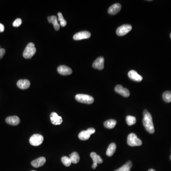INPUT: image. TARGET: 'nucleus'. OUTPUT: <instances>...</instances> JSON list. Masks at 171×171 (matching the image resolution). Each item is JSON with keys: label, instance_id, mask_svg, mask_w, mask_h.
Instances as JSON below:
<instances>
[{"label": "nucleus", "instance_id": "obj_1", "mask_svg": "<svg viewBox=\"0 0 171 171\" xmlns=\"http://www.w3.org/2000/svg\"><path fill=\"white\" fill-rule=\"evenodd\" d=\"M142 123L145 129L150 134H153L155 132V128L152 122V117L151 115L147 110H145L143 113Z\"/></svg>", "mask_w": 171, "mask_h": 171}, {"label": "nucleus", "instance_id": "obj_2", "mask_svg": "<svg viewBox=\"0 0 171 171\" xmlns=\"http://www.w3.org/2000/svg\"><path fill=\"white\" fill-rule=\"evenodd\" d=\"M36 52V48L35 47V45L32 42H31L25 48L23 53V56L26 59H30L35 55Z\"/></svg>", "mask_w": 171, "mask_h": 171}, {"label": "nucleus", "instance_id": "obj_3", "mask_svg": "<svg viewBox=\"0 0 171 171\" xmlns=\"http://www.w3.org/2000/svg\"><path fill=\"white\" fill-rule=\"evenodd\" d=\"M127 142L128 145L131 146H141L142 144L141 140L134 133H131L128 135Z\"/></svg>", "mask_w": 171, "mask_h": 171}, {"label": "nucleus", "instance_id": "obj_4", "mask_svg": "<svg viewBox=\"0 0 171 171\" xmlns=\"http://www.w3.org/2000/svg\"><path fill=\"white\" fill-rule=\"evenodd\" d=\"M75 99L81 103H85L87 104H91L94 102V99L93 97L88 95L79 94L75 96Z\"/></svg>", "mask_w": 171, "mask_h": 171}, {"label": "nucleus", "instance_id": "obj_5", "mask_svg": "<svg viewBox=\"0 0 171 171\" xmlns=\"http://www.w3.org/2000/svg\"><path fill=\"white\" fill-rule=\"evenodd\" d=\"M44 138L42 135L40 134H34L30 138V143L33 146H38L41 145L43 141Z\"/></svg>", "mask_w": 171, "mask_h": 171}, {"label": "nucleus", "instance_id": "obj_6", "mask_svg": "<svg viewBox=\"0 0 171 171\" xmlns=\"http://www.w3.org/2000/svg\"><path fill=\"white\" fill-rule=\"evenodd\" d=\"M132 28V27L130 24H124L117 28L116 33L118 36H124L128 33L129 31H131Z\"/></svg>", "mask_w": 171, "mask_h": 171}, {"label": "nucleus", "instance_id": "obj_7", "mask_svg": "<svg viewBox=\"0 0 171 171\" xmlns=\"http://www.w3.org/2000/svg\"><path fill=\"white\" fill-rule=\"evenodd\" d=\"M94 128H89L86 131H82L78 135V138L81 140H87L89 139L91 135L95 132Z\"/></svg>", "mask_w": 171, "mask_h": 171}, {"label": "nucleus", "instance_id": "obj_8", "mask_svg": "<svg viewBox=\"0 0 171 171\" xmlns=\"http://www.w3.org/2000/svg\"><path fill=\"white\" fill-rule=\"evenodd\" d=\"M115 92L122 95L125 98H128L130 95V92L128 89L123 88L122 86L118 85L116 86L115 88Z\"/></svg>", "mask_w": 171, "mask_h": 171}, {"label": "nucleus", "instance_id": "obj_9", "mask_svg": "<svg viewBox=\"0 0 171 171\" xmlns=\"http://www.w3.org/2000/svg\"><path fill=\"white\" fill-rule=\"evenodd\" d=\"M92 67L99 70H103L104 68V58L102 57L98 58L93 62Z\"/></svg>", "mask_w": 171, "mask_h": 171}, {"label": "nucleus", "instance_id": "obj_10", "mask_svg": "<svg viewBox=\"0 0 171 171\" xmlns=\"http://www.w3.org/2000/svg\"><path fill=\"white\" fill-rule=\"evenodd\" d=\"M91 36V34L90 32L88 31H82L81 32H78L73 36L74 40L76 41L86 39L90 38Z\"/></svg>", "mask_w": 171, "mask_h": 171}, {"label": "nucleus", "instance_id": "obj_11", "mask_svg": "<svg viewBox=\"0 0 171 171\" xmlns=\"http://www.w3.org/2000/svg\"><path fill=\"white\" fill-rule=\"evenodd\" d=\"M90 157L92 159L93 164L92 165V167L93 169L96 168L98 166V164H101L103 162V160L100 156L98 155L97 153L95 152H92L90 154Z\"/></svg>", "mask_w": 171, "mask_h": 171}, {"label": "nucleus", "instance_id": "obj_12", "mask_svg": "<svg viewBox=\"0 0 171 171\" xmlns=\"http://www.w3.org/2000/svg\"><path fill=\"white\" fill-rule=\"evenodd\" d=\"M58 72L62 75H69L72 73V70L70 68L64 65H61L57 68Z\"/></svg>", "mask_w": 171, "mask_h": 171}, {"label": "nucleus", "instance_id": "obj_13", "mask_svg": "<svg viewBox=\"0 0 171 171\" xmlns=\"http://www.w3.org/2000/svg\"><path fill=\"white\" fill-rule=\"evenodd\" d=\"M51 122L54 125H59L62 123L63 120L61 117L58 116L55 112H52L51 114Z\"/></svg>", "mask_w": 171, "mask_h": 171}, {"label": "nucleus", "instance_id": "obj_14", "mask_svg": "<svg viewBox=\"0 0 171 171\" xmlns=\"http://www.w3.org/2000/svg\"><path fill=\"white\" fill-rule=\"evenodd\" d=\"M128 76L130 79L136 82H140L142 80V78L134 70L130 71L128 73Z\"/></svg>", "mask_w": 171, "mask_h": 171}, {"label": "nucleus", "instance_id": "obj_15", "mask_svg": "<svg viewBox=\"0 0 171 171\" xmlns=\"http://www.w3.org/2000/svg\"><path fill=\"white\" fill-rule=\"evenodd\" d=\"M46 160L45 158L44 157H41L38 158L37 159L32 161L31 162V165L34 167L38 168L41 166H43Z\"/></svg>", "mask_w": 171, "mask_h": 171}, {"label": "nucleus", "instance_id": "obj_16", "mask_svg": "<svg viewBox=\"0 0 171 171\" xmlns=\"http://www.w3.org/2000/svg\"><path fill=\"white\" fill-rule=\"evenodd\" d=\"M5 121L8 124L12 125H17L20 123V118L16 115L8 117Z\"/></svg>", "mask_w": 171, "mask_h": 171}, {"label": "nucleus", "instance_id": "obj_17", "mask_svg": "<svg viewBox=\"0 0 171 171\" xmlns=\"http://www.w3.org/2000/svg\"><path fill=\"white\" fill-rule=\"evenodd\" d=\"M121 9L120 4H115L111 6L108 9V13L111 15L118 14Z\"/></svg>", "mask_w": 171, "mask_h": 171}, {"label": "nucleus", "instance_id": "obj_18", "mask_svg": "<svg viewBox=\"0 0 171 171\" xmlns=\"http://www.w3.org/2000/svg\"><path fill=\"white\" fill-rule=\"evenodd\" d=\"M17 85L20 89H26L30 87L31 83L28 79H20L18 81Z\"/></svg>", "mask_w": 171, "mask_h": 171}, {"label": "nucleus", "instance_id": "obj_19", "mask_svg": "<svg viewBox=\"0 0 171 171\" xmlns=\"http://www.w3.org/2000/svg\"><path fill=\"white\" fill-rule=\"evenodd\" d=\"M48 21L53 24L54 27L56 31H58L60 29V24L58 23V21L57 17L55 16H48Z\"/></svg>", "mask_w": 171, "mask_h": 171}, {"label": "nucleus", "instance_id": "obj_20", "mask_svg": "<svg viewBox=\"0 0 171 171\" xmlns=\"http://www.w3.org/2000/svg\"><path fill=\"white\" fill-rule=\"evenodd\" d=\"M117 146L115 143H111L109 145L107 150L106 155L108 156H111L114 155L116 150Z\"/></svg>", "mask_w": 171, "mask_h": 171}, {"label": "nucleus", "instance_id": "obj_21", "mask_svg": "<svg viewBox=\"0 0 171 171\" xmlns=\"http://www.w3.org/2000/svg\"><path fill=\"white\" fill-rule=\"evenodd\" d=\"M117 124V121L114 119H109L105 121L104 122V126L105 128L108 129H112L115 127Z\"/></svg>", "mask_w": 171, "mask_h": 171}, {"label": "nucleus", "instance_id": "obj_22", "mask_svg": "<svg viewBox=\"0 0 171 171\" xmlns=\"http://www.w3.org/2000/svg\"><path fill=\"white\" fill-rule=\"evenodd\" d=\"M132 165H133V164L131 162L129 161L125 165H124L120 168L118 169L117 170L115 171H130V169L132 167Z\"/></svg>", "mask_w": 171, "mask_h": 171}, {"label": "nucleus", "instance_id": "obj_23", "mask_svg": "<svg viewBox=\"0 0 171 171\" xmlns=\"http://www.w3.org/2000/svg\"><path fill=\"white\" fill-rule=\"evenodd\" d=\"M70 159H71V163L77 164L80 160V157L78 153L76 152H72L70 155Z\"/></svg>", "mask_w": 171, "mask_h": 171}, {"label": "nucleus", "instance_id": "obj_24", "mask_svg": "<svg viewBox=\"0 0 171 171\" xmlns=\"http://www.w3.org/2000/svg\"><path fill=\"white\" fill-rule=\"evenodd\" d=\"M162 98L165 102L170 103L171 102V91H167L164 92L162 94Z\"/></svg>", "mask_w": 171, "mask_h": 171}, {"label": "nucleus", "instance_id": "obj_25", "mask_svg": "<svg viewBox=\"0 0 171 171\" xmlns=\"http://www.w3.org/2000/svg\"><path fill=\"white\" fill-rule=\"evenodd\" d=\"M126 122L128 125H132L136 123V118L131 115H128L126 117Z\"/></svg>", "mask_w": 171, "mask_h": 171}, {"label": "nucleus", "instance_id": "obj_26", "mask_svg": "<svg viewBox=\"0 0 171 171\" xmlns=\"http://www.w3.org/2000/svg\"><path fill=\"white\" fill-rule=\"evenodd\" d=\"M58 21H60V25L62 27H65L67 25V21L64 19L63 15L61 13H58Z\"/></svg>", "mask_w": 171, "mask_h": 171}, {"label": "nucleus", "instance_id": "obj_27", "mask_svg": "<svg viewBox=\"0 0 171 171\" xmlns=\"http://www.w3.org/2000/svg\"><path fill=\"white\" fill-rule=\"evenodd\" d=\"M61 162L65 166H67V167L70 166L71 164V159L67 156H65L62 157L61 158Z\"/></svg>", "mask_w": 171, "mask_h": 171}, {"label": "nucleus", "instance_id": "obj_28", "mask_svg": "<svg viewBox=\"0 0 171 171\" xmlns=\"http://www.w3.org/2000/svg\"><path fill=\"white\" fill-rule=\"evenodd\" d=\"M22 24V20L20 18H18L13 22V26L15 27H18L21 25Z\"/></svg>", "mask_w": 171, "mask_h": 171}, {"label": "nucleus", "instance_id": "obj_29", "mask_svg": "<svg viewBox=\"0 0 171 171\" xmlns=\"http://www.w3.org/2000/svg\"><path fill=\"white\" fill-rule=\"evenodd\" d=\"M6 51L5 49L3 48H0V59H1L4 57Z\"/></svg>", "mask_w": 171, "mask_h": 171}, {"label": "nucleus", "instance_id": "obj_30", "mask_svg": "<svg viewBox=\"0 0 171 171\" xmlns=\"http://www.w3.org/2000/svg\"><path fill=\"white\" fill-rule=\"evenodd\" d=\"M4 31V26L1 24H0V32H3Z\"/></svg>", "mask_w": 171, "mask_h": 171}, {"label": "nucleus", "instance_id": "obj_31", "mask_svg": "<svg viewBox=\"0 0 171 171\" xmlns=\"http://www.w3.org/2000/svg\"><path fill=\"white\" fill-rule=\"evenodd\" d=\"M148 171H155V170H154V169H149V170Z\"/></svg>", "mask_w": 171, "mask_h": 171}, {"label": "nucleus", "instance_id": "obj_32", "mask_svg": "<svg viewBox=\"0 0 171 171\" xmlns=\"http://www.w3.org/2000/svg\"><path fill=\"white\" fill-rule=\"evenodd\" d=\"M170 38H171V34H170Z\"/></svg>", "mask_w": 171, "mask_h": 171}, {"label": "nucleus", "instance_id": "obj_33", "mask_svg": "<svg viewBox=\"0 0 171 171\" xmlns=\"http://www.w3.org/2000/svg\"><path fill=\"white\" fill-rule=\"evenodd\" d=\"M170 159H171V156H170Z\"/></svg>", "mask_w": 171, "mask_h": 171}, {"label": "nucleus", "instance_id": "obj_34", "mask_svg": "<svg viewBox=\"0 0 171 171\" xmlns=\"http://www.w3.org/2000/svg\"><path fill=\"white\" fill-rule=\"evenodd\" d=\"M34 171V170H32V171Z\"/></svg>", "mask_w": 171, "mask_h": 171}]
</instances>
